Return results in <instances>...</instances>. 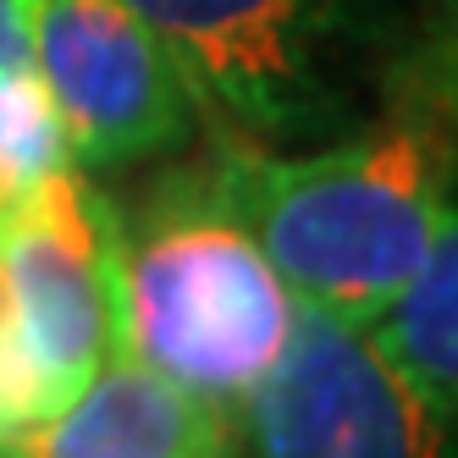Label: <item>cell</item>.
Wrapping results in <instances>:
<instances>
[{
	"mask_svg": "<svg viewBox=\"0 0 458 458\" xmlns=\"http://www.w3.org/2000/svg\"><path fill=\"white\" fill-rule=\"evenodd\" d=\"M199 155L299 304L353 326H376L414 282L458 177V139L398 100L315 155H271L226 133H205Z\"/></svg>",
	"mask_w": 458,
	"mask_h": 458,
	"instance_id": "cell-1",
	"label": "cell"
},
{
	"mask_svg": "<svg viewBox=\"0 0 458 458\" xmlns=\"http://www.w3.org/2000/svg\"><path fill=\"white\" fill-rule=\"evenodd\" d=\"M122 233V348L210 403L233 431L299 326V293L221 199L205 155L166 166Z\"/></svg>",
	"mask_w": 458,
	"mask_h": 458,
	"instance_id": "cell-2",
	"label": "cell"
},
{
	"mask_svg": "<svg viewBox=\"0 0 458 458\" xmlns=\"http://www.w3.org/2000/svg\"><path fill=\"white\" fill-rule=\"evenodd\" d=\"M166 45L205 133L293 144L332 133L343 94L326 78V0H127Z\"/></svg>",
	"mask_w": 458,
	"mask_h": 458,
	"instance_id": "cell-3",
	"label": "cell"
},
{
	"mask_svg": "<svg viewBox=\"0 0 458 458\" xmlns=\"http://www.w3.org/2000/svg\"><path fill=\"white\" fill-rule=\"evenodd\" d=\"M453 425L370 326L315 304L243 409L254 458H458Z\"/></svg>",
	"mask_w": 458,
	"mask_h": 458,
	"instance_id": "cell-4",
	"label": "cell"
},
{
	"mask_svg": "<svg viewBox=\"0 0 458 458\" xmlns=\"http://www.w3.org/2000/svg\"><path fill=\"white\" fill-rule=\"evenodd\" d=\"M0 276L50 409H67L122 353L116 205L78 166L50 172L0 221Z\"/></svg>",
	"mask_w": 458,
	"mask_h": 458,
	"instance_id": "cell-5",
	"label": "cell"
},
{
	"mask_svg": "<svg viewBox=\"0 0 458 458\" xmlns=\"http://www.w3.org/2000/svg\"><path fill=\"white\" fill-rule=\"evenodd\" d=\"M34 61L67 127L72 166H139L182 149L199 127L166 45L127 0H39Z\"/></svg>",
	"mask_w": 458,
	"mask_h": 458,
	"instance_id": "cell-6",
	"label": "cell"
},
{
	"mask_svg": "<svg viewBox=\"0 0 458 458\" xmlns=\"http://www.w3.org/2000/svg\"><path fill=\"white\" fill-rule=\"evenodd\" d=\"M221 442H233V425L210 403L122 348L6 458H193Z\"/></svg>",
	"mask_w": 458,
	"mask_h": 458,
	"instance_id": "cell-7",
	"label": "cell"
},
{
	"mask_svg": "<svg viewBox=\"0 0 458 458\" xmlns=\"http://www.w3.org/2000/svg\"><path fill=\"white\" fill-rule=\"evenodd\" d=\"M370 332L458 420V177H453V199H447L442 233L425 254V266Z\"/></svg>",
	"mask_w": 458,
	"mask_h": 458,
	"instance_id": "cell-8",
	"label": "cell"
},
{
	"mask_svg": "<svg viewBox=\"0 0 458 458\" xmlns=\"http://www.w3.org/2000/svg\"><path fill=\"white\" fill-rule=\"evenodd\" d=\"M61 166H72V144L39 67L6 72L0 78V210L12 216L22 193H34Z\"/></svg>",
	"mask_w": 458,
	"mask_h": 458,
	"instance_id": "cell-9",
	"label": "cell"
},
{
	"mask_svg": "<svg viewBox=\"0 0 458 458\" xmlns=\"http://www.w3.org/2000/svg\"><path fill=\"white\" fill-rule=\"evenodd\" d=\"M381 100L414 106L458 139V0H437V12L420 22L403 61L386 72Z\"/></svg>",
	"mask_w": 458,
	"mask_h": 458,
	"instance_id": "cell-10",
	"label": "cell"
},
{
	"mask_svg": "<svg viewBox=\"0 0 458 458\" xmlns=\"http://www.w3.org/2000/svg\"><path fill=\"white\" fill-rule=\"evenodd\" d=\"M55 409L45 398V386L34 376V359L22 348L17 332V310H12V293L6 276H0V453H12L34 425H45Z\"/></svg>",
	"mask_w": 458,
	"mask_h": 458,
	"instance_id": "cell-11",
	"label": "cell"
},
{
	"mask_svg": "<svg viewBox=\"0 0 458 458\" xmlns=\"http://www.w3.org/2000/svg\"><path fill=\"white\" fill-rule=\"evenodd\" d=\"M34 6L39 0H0V78L39 67L34 61Z\"/></svg>",
	"mask_w": 458,
	"mask_h": 458,
	"instance_id": "cell-12",
	"label": "cell"
},
{
	"mask_svg": "<svg viewBox=\"0 0 458 458\" xmlns=\"http://www.w3.org/2000/svg\"><path fill=\"white\" fill-rule=\"evenodd\" d=\"M193 458H238V447H233V442H221V447H205V453H193Z\"/></svg>",
	"mask_w": 458,
	"mask_h": 458,
	"instance_id": "cell-13",
	"label": "cell"
},
{
	"mask_svg": "<svg viewBox=\"0 0 458 458\" xmlns=\"http://www.w3.org/2000/svg\"><path fill=\"white\" fill-rule=\"evenodd\" d=\"M0 458H6V453H0Z\"/></svg>",
	"mask_w": 458,
	"mask_h": 458,
	"instance_id": "cell-14",
	"label": "cell"
}]
</instances>
